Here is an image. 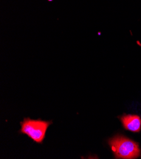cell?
Instances as JSON below:
<instances>
[{"instance_id":"7a4b0ae2","label":"cell","mask_w":141,"mask_h":159,"mask_svg":"<svg viewBox=\"0 0 141 159\" xmlns=\"http://www.w3.org/2000/svg\"><path fill=\"white\" fill-rule=\"evenodd\" d=\"M51 124V122L27 118L21 122L20 131L29 136L34 141L41 143L45 137L47 129Z\"/></svg>"},{"instance_id":"3957f363","label":"cell","mask_w":141,"mask_h":159,"mask_svg":"<svg viewBox=\"0 0 141 159\" xmlns=\"http://www.w3.org/2000/svg\"><path fill=\"white\" fill-rule=\"evenodd\" d=\"M120 119L125 129L137 133L140 131L141 119L138 116L127 115L121 117Z\"/></svg>"},{"instance_id":"6da1fadb","label":"cell","mask_w":141,"mask_h":159,"mask_svg":"<svg viewBox=\"0 0 141 159\" xmlns=\"http://www.w3.org/2000/svg\"><path fill=\"white\" fill-rule=\"evenodd\" d=\"M109 145L117 158H136L140 153L136 142L121 135H117L109 139Z\"/></svg>"}]
</instances>
